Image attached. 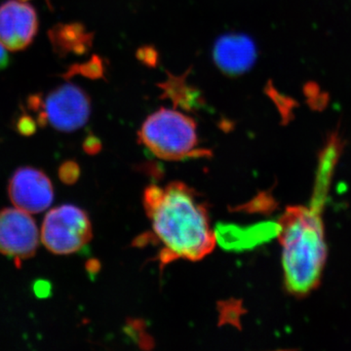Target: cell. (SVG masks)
Wrapping results in <instances>:
<instances>
[{"label":"cell","instance_id":"cell-21","mask_svg":"<svg viewBox=\"0 0 351 351\" xmlns=\"http://www.w3.org/2000/svg\"><path fill=\"white\" fill-rule=\"evenodd\" d=\"M10 62L8 51L2 44H0V71L6 69Z\"/></svg>","mask_w":351,"mask_h":351},{"label":"cell","instance_id":"cell-7","mask_svg":"<svg viewBox=\"0 0 351 351\" xmlns=\"http://www.w3.org/2000/svg\"><path fill=\"white\" fill-rule=\"evenodd\" d=\"M9 196L16 208L29 214L45 211L54 200L52 182L43 171L19 168L9 182Z\"/></svg>","mask_w":351,"mask_h":351},{"label":"cell","instance_id":"cell-15","mask_svg":"<svg viewBox=\"0 0 351 351\" xmlns=\"http://www.w3.org/2000/svg\"><path fill=\"white\" fill-rule=\"evenodd\" d=\"M307 101L313 110H323L328 104V95L321 92L319 86L315 83H307L304 86Z\"/></svg>","mask_w":351,"mask_h":351},{"label":"cell","instance_id":"cell-13","mask_svg":"<svg viewBox=\"0 0 351 351\" xmlns=\"http://www.w3.org/2000/svg\"><path fill=\"white\" fill-rule=\"evenodd\" d=\"M159 87L162 90L163 97L169 99L175 107L184 110H197L203 106V99L197 90L189 86L186 75H169L166 82Z\"/></svg>","mask_w":351,"mask_h":351},{"label":"cell","instance_id":"cell-3","mask_svg":"<svg viewBox=\"0 0 351 351\" xmlns=\"http://www.w3.org/2000/svg\"><path fill=\"white\" fill-rule=\"evenodd\" d=\"M140 141L154 156L178 161L204 154L198 149L195 120L176 110L160 108L141 127Z\"/></svg>","mask_w":351,"mask_h":351},{"label":"cell","instance_id":"cell-12","mask_svg":"<svg viewBox=\"0 0 351 351\" xmlns=\"http://www.w3.org/2000/svg\"><path fill=\"white\" fill-rule=\"evenodd\" d=\"M49 36L55 49L63 55L83 54L91 47L93 41V34L80 24L56 25Z\"/></svg>","mask_w":351,"mask_h":351},{"label":"cell","instance_id":"cell-14","mask_svg":"<svg viewBox=\"0 0 351 351\" xmlns=\"http://www.w3.org/2000/svg\"><path fill=\"white\" fill-rule=\"evenodd\" d=\"M265 91H267V94L269 95L270 99L276 104L284 123H287L293 117V110L297 108L295 101L290 97L286 96V95L279 93L272 85H267L265 87Z\"/></svg>","mask_w":351,"mask_h":351},{"label":"cell","instance_id":"cell-20","mask_svg":"<svg viewBox=\"0 0 351 351\" xmlns=\"http://www.w3.org/2000/svg\"><path fill=\"white\" fill-rule=\"evenodd\" d=\"M138 56L141 61L149 64V66L156 62V52L152 48H143L138 52Z\"/></svg>","mask_w":351,"mask_h":351},{"label":"cell","instance_id":"cell-4","mask_svg":"<svg viewBox=\"0 0 351 351\" xmlns=\"http://www.w3.org/2000/svg\"><path fill=\"white\" fill-rule=\"evenodd\" d=\"M29 108L38 112L40 125L49 124L62 132H73L84 126L91 112L89 97L82 88L68 83L53 90L44 100L32 96Z\"/></svg>","mask_w":351,"mask_h":351},{"label":"cell","instance_id":"cell-18","mask_svg":"<svg viewBox=\"0 0 351 351\" xmlns=\"http://www.w3.org/2000/svg\"><path fill=\"white\" fill-rule=\"evenodd\" d=\"M17 130L24 136H31L36 131V123L29 115H23L17 121Z\"/></svg>","mask_w":351,"mask_h":351},{"label":"cell","instance_id":"cell-17","mask_svg":"<svg viewBox=\"0 0 351 351\" xmlns=\"http://www.w3.org/2000/svg\"><path fill=\"white\" fill-rule=\"evenodd\" d=\"M60 178L66 184H73L78 178V166L75 162H66L61 166L59 171Z\"/></svg>","mask_w":351,"mask_h":351},{"label":"cell","instance_id":"cell-9","mask_svg":"<svg viewBox=\"0 0 351 351\" xmlns=\"http://www.w3.org/2000/svg\"><path fill=\"white\" fill-rule=\"evenodd\" d=\"M213 59L219 71L226 75H240L255 64L257 48L245 34H225L215 43Z\"/></svg>","mask_w":351,"mask_h":351},{"label":"cell","instance_id":"cell-5","mask_svg":"<svg viewBox=\"0 0 351 351\" xmlns=\"http://www.w3.org/2000/svg\"><path fill=\"white\" fill-rule=\"evenodd\" d=\"M92 239V226L87 214L75 205H62L46 215L41 240L57 255H69L84 248Z\"/></svg>","mask_w":351,"mask_h":351},{"label":"cell","instance_id":"cell-2","mask_svg":"<svg viewBox=\"0 0 351 351\" xmlns=\"http://www.w3.org/2000/svg\"><path fill=\"white\" fill-rule=\"evenodd\" d=\"M284 279L289 292L304 295L320 281L327 258L320 213L311 208L290 207L278 223Z\"/></svg>","mask_w":351,"mask_h":351},{"label":"cell","instance_id":"cell-10","mask_svg":"<svg viewBox=\"0 0 351 351\" xmlns=\"http://www.w3.org/2000/svg\"><path fill=\"white\" fill-rule=\"evenodd\" d=\"M279 225L263 223L260 225L240 228L237 226H219L215 235L218 243L228 250L251 249L278 235Z\"/></svg>","mask_w":351,"mask_h":351},{"label":"cell","instance_id":"cell-8","mask_svg":"<svg viewBox=\"0 0 351 351\" xmlns=\"http://www.w3.org/2000/svg\"><path fill=\"white\" fill-rule=\"evenodd\" d=\"M38 29V14L29 4L11 0L0 6V44L7 50L29 47Z\"/></svg>","mask_w":351,"mask_h":351},{"label":"cell","instance_id":"cell-22","mask_svg":"<svg viewBox=\"0 0 351 351\" xmlns=\"http://www.w3.org/2000/svg\"><path fill=\"white\" fill-rule=\"evenodd\" d=\"M20 1H27V0H20Z\"/></svg>","mask_w":351,"mask_h":351},{"label":"cell","instance_id":"cell-1","mask_svg":"<svg viewBox=\"0 0 351 351\" xmlns=\"http://www.w3.org/2000/svg\"><path fill=\"white\" fill-rule=\"evenodd\" d=\"M144 206L157 240L162 245L161 260H202L214 250L216 235L206 207L195 191L182 182L145 189Z\"/></svg>","mask_w":351,"mask_h":351},{"label":"cell","instance_id":"cell-16","mask_svg":"<svg viewBox=\"0 0 351 351\" xmlns=\"http://www.w3.org/2000/svg\"><path fill=\"white\" fill-rule=\"evenodd\" d=\"M104 69L101 59L98 57L92 58L86 64H80L71 69L69 75L80 73L83 76L89 78H100L103 75Z\"/></svg>","mask_w":351,"mask_h":351},{"label":"cell","instance_id":"cell-19","mask_svg":"<svg viewBox=\"0 0 351 351\" xmlns=\"http://www.w3.org/2000/svg\"><path fill=\"white\" fill-rule=\"evenodd\" d=\"M32 289H34L36 297L40 298V299L49 297L51 291H52L51 284L47 280H43V279L36 280L32 286Z\"/></svg>","mask_w":351,"mask_h":351},{"label":"cell","instance_id":"cell-6","mask_svg":"<svg viewBox=\"0 0 351 351\" xmlns=\"http://www.w3.org/2000/svg\"><path fill=\"white\" fill-rule=\"evenodd\" d=\"M38 243V228L29 213L19 208L0 211V253L19 265L36 254Z\"/></svg>","mask_w":351,"mask_h":351},{"label":"cell","instance_id":"cell-11","mask_svg":"<svg viewBox=\"0 0 351 351\" xmlns=\"http://www.w3.org/2000/svg\"><path fill=\"white\" fill-rule=\"evenodd\" d=\"M341 151H343V141L339 137L338 134H332L320 152L317 177L314 186L313 203L311 208L317 213H320L324 206L332 172L338 162Z\"/></svg>","mask_w":351,"mask_h":351}]
</instances>
